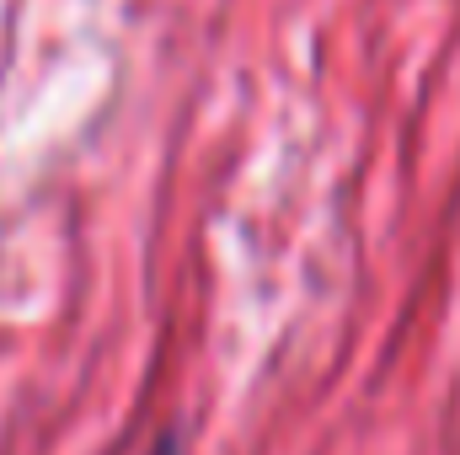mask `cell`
<instances>
[{"instance_id": "6da1fadb", "label": "cell", "mask_w": 460, "mask_h": 455, "mask_svg": "<svg viewBox=\"0 0 460 455\" xmlns=\"http://www.w3.org/2000/svg\"><path fill=\"white\" fill-rule=\"evenodd\" d=\"M150 455H182V451H177V434H161V440L150 445Z\"/></svg>"}]
</instances>
